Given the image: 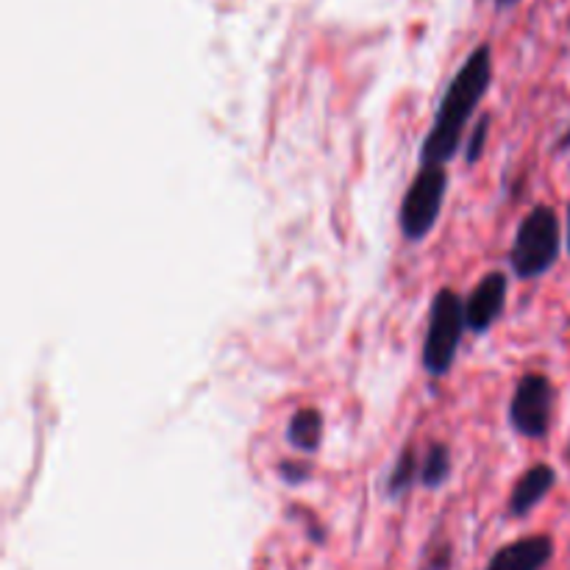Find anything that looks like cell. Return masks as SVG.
I'll return each mask as SVG.
<instances>
[{
    "label": "cell",
    "mask_w": 570,
    "mask_h": 570,
    "mask_svg": "<svg viewBox=\"0 0 570 570\" xmlns=\"http://www.w3.org/2000/svg\"><path fill=\"white\" fill-rule=\"evenodd\" d=\"M490 83H493V48L479 45L440 98L432 128L421 142V165H449L454 159L462 145V134L484 95L490 92Z\"/></svg>",
    "instance_id": "6da1fadb"
},
{
    "label": "cell",
    "mask_w": 570,
    "mask_h": 570,
    "mask_svg": "<svg viewBox=\"0 0 570 570\" xmlns=\"http://www.w3.org/2000/svg\"><path fill=\"white\" fill-rule=\"evenodd\" d=\"M560 217L551 206H534L518 226L510 248V265L518 278H538L560 259Z\"/></svg>",
    "instance_id": "7a4b0ae2"
},
{
    "label": "cell",
    "mask_w": 570,
    "mask_h": 570,
    "mask_svg": "<svg viewBox=\"0 0 570 570\" xmlns=\"http://www.w3.org/2000/svg\"><path fill=\"white\" fill-rule=\"evenodd\" d=\"M465 328V301H462L454 289H438V295L432 298V309H429V328L421 354L423 371H426L429 376H449L451 367H454L456 351H460Z\"/></svg>",
    "instance_id": "3957f363"
},
{
    "label": "cell",
    "mask_w": 570,
    "mask_h": 570,
    "mask_svg": "<svg viewBox=\"0 0 570 570\" xmlns=\"http://www.w3.org/2000/svg\"><path fill=\"white\" fill-rule=\"evenodd\" d=\"M449 193L445 165H421L399 209V226L410 243H423L438 226Z\"/></svg>",
    "instance_id": "277c9868"
},
{
    "label": "cell",
    "mask_w": 570,
    "mask_h": 570,
    "mask_svg": "<svg viewBox=\"0 0 570 570\" xmlns=\"http://www.w3.org/2000/svg\"><path fill=\"white\" fill-rule=\"evenodd\" d=\"M554 415V384L546 373H523L510 401V426L527 440H543Z\"/></svg>",
    "instance_id": "5b68a950"
},
{
    "label": "cell",
    "mask_w": 570,
    "mask_h": 570,
    "mask_svg": "<svg viewBox=\"0 0 570 570\" xmlns=\"http://www.w3.org/2000/svg\"><path fill=\"white\" fill-rule=\"evenodd\" d=\"M507 289H510V278L501 271L488 273V276L473 287V293L468 295L465 301V321L473 334H484L495 321H499L507 304Z\"/></svg>",
    "instance_id": "8992f818"
},
{
    "label": "cell",
    "mask_w": 570,
    "mask_h": 570,
    "mask_svg": "<svg viewBox=\"0 0 570 570\" xmlns=\"http://www.w3.org/2000/svg\"><path fill=\"white\" fill-rule=\"evenodd\" d=\"M551 557H554V540L549 534H529L515 543L501 546L484 570H543Z\"/></svg>",
    "instance_id": "52a82bcc"
},
{
    "label": "cell",
    "mask_w": 570,
    "mask_h": 570,
    "mask_svg": "<svg viewBox=\"0 0 570 570\" xmlns=\"http://www.w3.org/2000/svg\"><path fill=\"white\" fill-rule=\"evenodd\" d=\"M557 473L554 468L540 462V465L529 468L521 479L512 488L510 501H507V512L510 518H527L529 512H534V507H540L546 501V495L554 490Z\"/></svg>",
    "instance_id": "ba28073f"
},
{
    "label": "cell",
    "mask_w": 570,
    "mask_h": 570,
    "mask_svg": "<svg viewBox=\"0 0 570 570\" xmlns=\"http://www.w3.org/2000/svg\"><path fill=\"white\" fill-rule=\"evenodd\" d=\"M323 440V415L312 406L306 410H298L293 417H289L287 426V443L293 449L304 451V454H315L321 449Z\"/></svg>",
    "instance_id": "9c48e42d"
},
{
    "label": "cell",
    "mask_w": 570,
    "mask_h": 570,
    "mask_svg": "<svg viewBox=\"0 0 570 570\" xmlns=\"http://www.w3.org/2000/svg\"><path fill=\"white\" fill-rule=\"evenodd\" d=\"M451 476V449L440 440L429 443L421 460V484L429 490H438L449 482Z\"/></svg>",
    "instance_id": "30bf717a"
},
{
    "label": "cell",
    "mask_w": 570,
    "mask_h": 570,
    "mask_svg": "<svg viewBox=\"0 0 570 570\" xmlns=\"http://www.w3.org/2000/svg\"><path fill=\"white\" fill-rule=\"evenodd\" d=\"M417 479H421V465H417L415 449H404L387 479V495L390 499H401V495L410 493V488Z\"/></svg>",
    "instance_id": "8fae6325"
},
{
    "label": "cell",
    "mask_w": 570,
    "mask_h": 570,
    "mask_svg": "<svg viewBox=\"0 0 570 570\" xmlns=\"http://www.w3.org/2000/svg\"><path fill=\"white\" fill-rule=\"evenodd\" d=\"M488 137H490V117L484 115L482 120H479L476 126H473L471 137H468L465 159L471 161V165H476V161L482 159V154H484V142H488Z\"/></svg>",
    "instance_id": "7c38bea8"
},
{
    "label": "cell",
    "mask_w": 570,
    "mask_h": 570,
    "mask_svg": "<svg viewBox=\"0 0 570 570\" xmlns=\"http://www.w3.org/2000/svg\"><path fill=\"white\" fill-rule=\"evenodd\" d=\"M309 465L306 462H282L278 465V476L284 479L287 484H304L309 479Z\"/></svg>",
    "instance_id": "4fadbf2b"
},
{
    "label": "cell",
    "mask_w": 570,
    "mask_h": 570,
    "mask_svg": "<svg viewBox=\"0 0 570 570\" xmlns=\"http://www.w3.org/2000/svg\"><path fill=\"white\" fill-rule=\"evenodd\" d=\"M449 560H451V549L449 546H443L438 554L429 557V570H449Z\"/></svg>",
    "instance_id": "5bb4252c"
},
{
    "label": "cell",
    "mask_w": 570,
    "mask_h": 570,
    "mask_svg": "<svg viewBox=\"0 0 570 570\" xmlns=\"http://www.w3.org/2000/svg\"><path fill=\"white\" fill-rule=\"evenodd\" d=\"M568 148H570V128H568L566 134H562L560 142H557V150H568Z\"/></svg>",
    "instance_id": "9a60e30c"
},
{
    "label": "cell",
    "mask_w": 570,
    "mask_h": 570,
    "mask_svg": "<svg viewBox=\"0 0 570 570\" xmlns=\"http://www.w3.org/2000/svg\"><path fill=\"white\" fill-rule=\"evenodd\" d=\"M495 3H499V6H512V3H518V0H495Z\"/></svg>",
    "instance_id": "2e32d148"
},
{
    "label": "cell",
    "mask_w": 570,
    "mask_h": 570,
    "mask_svg": "<svg viewBox=\"0 0 570 570\" xmlns=\"http://www.w3.org/2000/svg\"><path fill=\"white\" fill-rule=\"evenodd\" d=\"M568 250H570V206H568Z\"/></svg>",
    "instance_id": "e0dca14e"
},
{
    "label": "cell",
    "mask_w": 570,
    "mask_h": 570,
    "mask_svg": "<svg viewBox=\"0 0 570 570\" xmlns=\"http://www.w3.org/2000/svg\"><path fill=\"white\" fill-rule=\"evenodd\" d=\"M568 462H570V445H568Z\"/></svg>",
    "instance_id": "ac0fdd59"
}]
</instances>
